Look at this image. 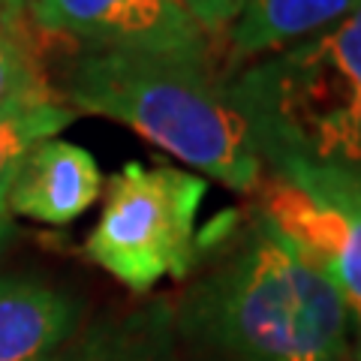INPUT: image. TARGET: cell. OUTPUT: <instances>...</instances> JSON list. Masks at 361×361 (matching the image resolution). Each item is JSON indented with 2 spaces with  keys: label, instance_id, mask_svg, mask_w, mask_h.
<instances>
[{
  "label": "cell",
  "instance_id": "cell-1",
  "mask_svg": "<svg viewBox=\"0 0 361 361\" xmlns=\"http://www.w3.org/2000/svg\"><path fill=\"white\" fill-rule=\"evenodd\" d=\"M190 274L172 304L190 361H346L353 313L256 208L199 241Z\"/></svg>",
  "mask_w": 361,
  "mask_h": 361
},
{
  "label": "cell",
  "instance_id": "cell-2",
  "mask_svg": "<svg viewBox=\"0 0 361 361\" xmlns=\"http://www.w3.org/2000/svg\"><path fill=\"white\" fill-rule=\"evenodd\" d=\"M223 85L262 166L361 208V0L331 27L238 66Z\"/></svg>",
  "mask_w": 361,
  "mask_h": 361
},
{
  "label": "cell",
  "instance_id": "cell-3",
  "mask_svg": "<svg viewBox=\"0 0 361 361\" xmlns=\"http://www.w3.org/2000/svg\"><path fill=\"white\" fill-rule=\"evenodd\" d=\"M63 103L118 121L235 193H256L262 160L208 61L82 49L63 66Z\"/></svg>",
  "mask_w": 361,
  "mask_h": 361
},
{
  "label": "cell",
  "instance_id": "cell-4",
  "mask_svg": "<svg viewBox=\"0 0 361 361\" xmlns=\"http://www.w3.org/2000/svg\"><path fill=\"white\" fill-rule=\"evenodd\" d=\"M208 180L175 166L127 163L109 178L106 202L85 241L94 265L130 292H151L160 280H184L196 265V217Z\"/></svg>",
  "mask_w": 361,
  "mask_h": 361
},
{
  "label": "cell",
  "instance_id": "cell-5",
  "mask_svg": "<svg viewBox=\"0 0 361 361\" xmlns=\"http://www.w3.org/2000/svg\"><path fill=\"white\" fill-rule=\"evenodd\" d=\"M49 37L82 49H118L208 61V33L180 0H30L25 13Z\"/></svg>",
  "mask_w": 361,
  "mask_h": 361
},
{
  "label": "cell",
  "instance_id": "cell-6",
  "mask_svg": "<svg viewBox=\"0 0 361 361\" xmlns=\"http://www.w3.org/2000/svg\"><path fill=\"white\" fill-rule=\"evenodd\" d=\"M256 211L337 289L361 325V208L271 175L256 187Z\"/></svg>",
  "mask_w": 361,
  "mask_h": 361
},
{
  "label": "cell",
  "instance_id": "cell-7",
  "mask_svg": "<svg viewBox=\"0 0 361 361\" xmlns=\"http://www.w3.org/2000/svg\"><path fill=\"white\" fill-rule=\"evenodd\" d=\"M106 180L94 154L66 139H45L27 154L9 187V217H27L49 226L78 220L103 193Z\"/></svg>",
  "mask_w": 361,
  "mask_h": 361
},
{
  "label": "cell",
  "instance_id": "cell-8",
  "mask_svg": "<svg viewBox=\"0 0 361 361\" xmlns=\"http://www.w3.org/2000/svg\"><path fill=\"white\" fill-rule=\"evenodd\" d=\"M82 322L70 289L25 271H0V361H54Z\"/></svg>",
  "mask_w": 361,
  "mask_h": 361
},
{
  "label": "cell",
  "instance_id": "cell-9",
  "mask_svg": "<svg viewBox=\"0 0 361 361\" xmlns=\"http://www.w3.org/2000/svg\"><path fill=\"white\" fill-rule=\"evenodd\" d=\"M172 301L157 298L106 313L78 329L54 361H180Z\"/></svg>",
  "mask_w": 361,
  "mask_h": 361
},
{
  "label": "cell",
  "instance_id": "cell-10",
  "mask_svg": "<svg viewBox=\"0 0 361 361\" xmlns=\"http://www.w3.org/2000/svg\"><path fill=\"white\" fill-rule=\"evenodd\" d=\"M358 0H241L238 16L226 27L229 33V63L238 70L265 54L313 37L346 13Z\"/></svg>",
  "mask_w": 361,
  "mask_h": 361
},
{
  "label": "cell",
  "instance_id": "cell-11",
  "mask_svg": "<svg viewBox=\"0 0 361 361\" xmlns=\"http://www.w3.org/2000/svg\"><path fill=\"white\" fill-rule=\"evenodd\" d=\"M78 111L61 97L37 99V103L0 111V217H9L6 196L18 175L21 163L39 142L54 139L75 121Z\"/></svg>",
  "mask_w": 361,
  "mask_h": 361
},
{
  "label": "cell",
  "instance_id": "cell-12",
  "mask_svg": "<svg viewBox=\"0 0 361 361\" xmlns=\"http://www.w3.org/2000/svg\"><path fill=\"white\" fill-rule=\"evenodd\" d=\"M58 97L45 78L30 33L21 18L0 13V111Z\"/></svg>",
  "mask_w": 361,
  "mask_h": 361
},
{
  "label": "cell",
  "instance_id": "cell-13",
  "mask_svg": "<svg viewBox=\"0 0 361 361\" xmlns=\"http://www.w3.org/2000/svg\"><path fill=\"white\" fill-rule=\"evenodd\" d=\"M180 6L211 37V33H223L232 25V18L241 9V0H180Z\"/></svg>",
  "mask_w": 361,
  "mask_h": 361
},
{
  "label": "cell",
  "instance_id": "cell-14",
  "mask_svg": "<svg viewBox=\"0 0 361 361\" xmlns=\"http://www.w3.org/2000/svg\"><path fill=\"white\" fill-rule=\"evenodd\" d=\"M30 0H0V13L9 18H25Z\"/></svg>",
  "mask_w": 361,
  "mask_h": 361
},
{
  "label": "cell",
  "instance_id": "cell-15",
  "mask_svg": "<svg viewBox=\"0 0 361 361\" xmlns=\"http://www.w3.org/2000/svg\"><path fill=\"white\" fill-rule=\"evenodd\" d=\"M13 235H16V226H13V217H0V250L13 241Z\"/></svg>",
  "mask_w": 361,
  "mask_h": 361
},
{
  "label": "cell",
  "instance_id": "cell-16",
  "mask_svg": "<svg viewBox=\"0 0 361 361\" xmlns=\"http://www.w3.org/2000/svg\"><path fill=\"white\" fill-rule=\"evenodd\" d=\"M346 361H361V325H355V331H353V343H349Z\"/></svg>",
  "mask_w": 361,
  "mask_h": 361
}]
</instances>
